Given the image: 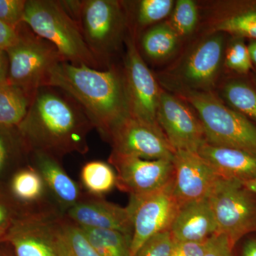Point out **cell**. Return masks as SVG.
I'll return each mask as SVG.
<instances>
[{"label": "cell", "mask_w": 256, "mask_h": 256, "mask_svg": "<svg viewBox=\"0 0 256 256\" xmlns=\"http://www.w3.org/2000/svg\"><path fill=\"white\" fill-rule=\"evenodd\" d=\"M94 128L80 106L63 90L40 88L18 130L26 148L60 160L88 150V134Z\"/></svg>", "instance_id": "obj_1"}, {"label": "cell", "mask_w": 256, "mask_h": 256, "mask_svg": "<svg viewBox=\"0 0 256 256\" xmlns=\"http://www.w3.org/2000/svg\"><path fill=\"white\" fill-rule=\"evenodd\" d=\"M46 86L57 88L70 96L105 139L130 114L124 78L114 69L99 70L62 60L52 69Z\"/></svg>", "instance_id": "obj_2"}, {"label": "cell", "mask_w": 256, "mask_h": 256, "mask_svg": "<svg viewBox=\"0 0 256 256\" xmlns=\"http://www.w3.org/2000/svg\"><path fill=\"white\" fill-rule=\"evenodd\" d=\"M23 23L53 44L64 62L98 69L100 63L86 43L78 22L58 1L28 0Z\"/></svg>", "instance_id": "obj_3"}, {"label": "cell", "mask_w": 256, "mask_h": 256, "mask_svg": "<svg viewBox=\"0 0 256 256\" xmlns=\"http://www.w3.org/2000/svg\"><path fill=\"white\" fill-rule=\"evenodd\" d=\"M184 97L198 114L206 142L256 156V126L250 120L224 105L210 92L191 90Z\"/></svg>", "instance_id": "obj_4"}, {"label": "cell", "mask_w": 256, "mask_h": 256, "mask_svg": "<svg viewBox=\"0 0 256 256\" xmlns=\"http://www.w3.org/2000/svg\"><path fill=\"white\" fill-rule=\"evenodd\" d=\"M218 233L234 248L242 237L256 232V194L238 180L220 178L208 195Z\"/></svg>", "instance_id": "obj_5"}, {"label": "cell", "mask_w": 256, "mask_h": 256, "mask_svg": "<svg viewBox=\"0 0 256 256\" xmlns=\"http://www.w3.org/2000/svg\"><path fill=\"white\" fill-rule=\"evenodd\" d=\"M6 50L9 60L8 82L31 94L46 86L50 72L64 60L53 44L32 31L22 34Z\"/></svg>", "instance_id": "obj_6"}, {"label": "cell", "mask_w": 256, "mask_h": 256, "mask_svg": "<svg viewBox=\"0 0 256 256\" xmlns=\"http://www.w3.org/2000/svg\"><path fill=\"white\" fill-rule=\"evenodd\" d=\"M172 184L160 191L130 196L127 208L133 227L130 256L153 236L170 230L180 206L173 194Z\"/></svg>", "instance_id": "obj_7"}, {"label": "cell", "mask_w": 256, "mask_h": 256, "mask_svg": "<svg viewBox=\"0 0 256 256\" xmlns=\"http://www.w3.org/2000/svg\"><path fill=\"white\" fill-rule=\"evenodd\" d=\"M78 25L86 43L100 63L114 50L124 28V20L118 2L82 1Z\"/></svg>", "instance_id": "obj_8"}, {"label": "cell", "mask_w": 256, "mask_h": 256, "mask_svg": "<svg viewBox=\"0 0 256 256\" xmlns=\"http://www.w3.org/2000/svg\"><path fill=\"white\" fill-rule=\"evenodd\" d=\"M112 151L144 160H172L174 150L160 126L128 114L111 129L107 139Z\"/></svg>", "instance_id": "obj_9"}, {"label": "cell", "mask_w": 256, "mask_h": 256, "mask_svg": "<svg viewBox=\"0 0 256 256\" xmlns=\"http://www.w3.org/2000/svg\"><path fill=\"white\" fill-rule=\"evenodd\" d=\"M109 162L116 169V186L130 196L160 191L172 183V160H144L112 152Z\"/></svg>", "instance_id": "obj_10"}, {"label": "cell", "mask_w": 256, "mask_h": 256, "mask_svg": "<svg viewBox=\"0 0 256 256\" xmlns=\"http://www.w3.org/2000/svg\"><path fill=\"white\" fill-rule=\"evenodd\" d=\"M124 78L130 114L159 126L156 114L161 92L132 38L127 41Z\"/></svg>", "instance_id": "obj_11"}, {"label": "cell", "mask_w": 256, "mask_h": 256, "mask_svg": "<svg viewBox=\"0 0 256 256\" xmlns=\"http://www.w3.org/2000/svg\"><path fill=\"white\" fill-rule=\"evenodd\" d=\"M156 120L174 151L198 152L206 142L200 119L180 99L168 92H160Z\"/></svg>", "instance_id": "obj_12"}, {"label": "cell", "mask_w": 256, "mask_h": 256, "mask_svg": "<svg viewBox=\"0 0 256 256\" xmlns=\"http://www.w3.org/2000/svg\"><path fill=\"white\" fill-rule=\"evenodd\" d=\"M172 193L180 204L206 198L220 176L198 152H174Z\"/></svg>", "instance_id": "obj_13"}, {"label": "cell", "mask_w": 256, "mask_h": 256, "mask_svg": "<svg viewBox=\"0 0 256 256\" xmlns=\"http://www.w3.org/2000/svg\"><path fill=\"white\" fill-rule=\"evenodd\" d=\"M64 214L79 226L118 230L132 237V222L127 207L114 204L102 197L85 194Z\"/></svg>", "instance_id": "obj_14"}, {"label": "cell", "mask_w": 256, "mask_h": 256, "mask_svg": "<svg viewBox=\"0 0 256 256\" xmlns=\"http://www.w3.org/2000/svg\"><path fill=\"white\" fill-rule=\"evenodd\" d=\"M50 212L22 216L1 242H9L16 256H58L45 220Z\"/></svg>", "instance_id": "obj_15"}, {"label": "cell", "mask_w": 256, "mask_h": 256, "mask_svg": "<svg viewBox=\"0 0 256 256\" xmlns=\"http://www.w3.org/2000/svg\"><path fill=\"white\" fill-rule=\"evenodd\" d=\"M170 232L174 242H203L218 233L208 197L180 205Z\"/></svg>", "instance_id": "obj_16"}, {"label": "cell", "mask_w": 256, "mask_h": 256, "mask_svg": "<svg viewBox=\"0 0 256 256\" xmlns=\"http://www.w3.org/2000/svg\"><path fill=\"white\" fill-rule=\"evenodd\" d=\"M222 35L214 34L200 44L188 56L183 69V77L194 90L210 92L213 86L223 56Z\"/></svg>", "instance_id": "obj_17"}, {"label": "cell", "mask_w": 256, "mask_h": 256, "mask_svg": "<svg viewBox=\"0 0 256 256\" xmlns=\"http://www.w3.org/2000/svg\"><path fill=\"white\" fill-rule=\"evenodd\" d=\"M33 166L41 174L50 196L60 212L65 214L86 194L62 168L60 160L42 152H32Z\"/></svg>", "instance_id": "obj_18"}, {"label": "cell", "mask_w": 256, "mask_h": 256, "mask_svg": "<svg viewBox=\"0 0 256 256\" xmlns=\"http://www.w3.org/2000/svg\"><path fill=\"white\" fill-rule=\"evenodd\" d=\"M198 154L214 170L220 178L242 182L256 178V156L234 148L213 146L205 142Z\"/></svg>", "instance_id": "obj_19"}, {"label": "cell", "mask_w": 256, "mask_h": 256, "mask_svg": "<svg viewBox=\"0 0 256 256\" xmlns=\"http://www.w3.org/2000/svg\"><path fill=\"white\" fill-rule=\"evenodd\" d=\"M10 190L16 201L28 207V214L60 210L50 196L41 174L34 166L28 165L18 170L11 178Z\"/></svg>", "instance_id": "obj_20"}, {"label": "cell", "mask_w": 256, "mask_h": 256, "mask_svg": "<svg viewBox=\"0 0 256 256\" xmlns=\"http://www.w3.org/2000/svg\"><path fill=\"white\" fill-rule=\"evenodd\" d=\"M208 32L256 40V2L224 4L210 18Z\"/></svg>", "instance_id": "obj_21"}, {"label": "cell", "mask_w": 256, "mask_h": 256, "mask_svg": "<svg viewBox=\"0 0 256 256\" xmlns=\"http://www.w3.org/2000/svg\"><path fill=\"white\" fill-rule=\"evenodd\" d=\"M58 256H100L94 250L77 224L58 210L45 216Z\"/></svg>", "instance_id": "obj_22"}, {"label": "cell", "mask_w": 256, "mask_h": 256, "mask_svg": "<svg viewBox=\"0 0 256 256\" xmlns=\"http://www.w3.org/2000/svg\"><path fill=\"white\" fill-rule=\"evenodd\" d=\"M34 95L8 82L0 85V126L18 127L28 114Z\"/></svg>", "instance_id": "obj_23"}, {"label": "cell", "mask_w": 256, "mask_h": 256, "mask_svg": "<svg viewBox=\"0 0 256 256\" xmlns=\"http://www.w3.org/2000/svg\"><path fill=\"white\" fill-rule=\"evenodd\" d=\"M79 227L100 256H130V236L110 229Z\"/></svg>", "instance_id": "obj_24"}, {"label": "cell", "mask_w": 256, "mask_h": 256, "mask_svg": "<svg viewBox=\"0 0 256 256\" xmlns=\"http://www.w3.org/2000/svg\"><path fill=\"white\" fill-rule=\"evenodd\" d=\"M80 181L87 194L102 197L117 184V175L112 165L105 162L90 161L80 171Z\"/></svg>", "instance_id": "obj_25"}, {"label": "cell", "mask_w": 256, "mask_h": 256, "mask_svg": "<svg viewBox=\"0 0 256 256\" xmlns=\"http://www.w3.org/2000/svg\"><path fill=\"white\" fill-rule=\"evenodd\" d=\"M178 40V32L171 24H162L152 28L143 36L142 48L150 58L160 60L174 52Z\"/></svg>", "instance_id": "obj_26"}, {"label": "cell", "mask_w": 256, "mask_h": 256, "mask_svg": "<svg viewBox=\"0 0 256 256\" xmlns=\"http://www.w3.org/2000/svg\"><path fill=\"white\" fill-rule=\"evenodd\" d=\"M224 96L234 110L256 122V90L245 82H229Z\"/></svg>", "instance_id": "obj_27"}, {"label": "cell", "mask_w": 256, "mask_h": 256, "mask_svg": "<svg viewBox=\"0 0 256 256\" xmlns=\"http://www.w3.org/2000/svg\"><path fill=\"white\" fill-rule=\"evenodd\" d=\"M198 10L192 0H178L173 11L171 25L178 36L190 34L196 28Z\"/></svg>", "instance_id": "obj_28"}, {"label": "cell", "mask_w": 256, "mask_h": 256, "mask_svg": "<svg viewBox=\"0 0 256 256\" xmlns=\"http://www.w3.org/2000/svg\"><path fill=\"white\" fill-rule=\"evenodd\" d=\"M174 8L172 0H142L138 4V21L148 25L163 20Z\"/></svg>", "instance_id": "obj_29"}, {"label": "cell", "mask_w": 256, "mask_h": 256, "mask_svg": "<svg viewBox=\"0 0 256 256\" xmlns=\"http://www.w3.org/2000/svg\"><path fill=\"white\" fill-rule=\"evenodd\" d=\"M225 65L230 70L240 74L247 73L252 68L248 46L242 38H236L228 46L226 53Z\"/></svg>", "instance_id": "obj_30"}, {"label": "cell", "mask_w": 256, "mask_h": 256, "mask_svg": "<svg viewBox=\"0 0 256 256\" xmlns=\"http://www.w3.org/2000/svg\"><path fill=\"white\" fill-rule=\"evenodd\" d=\"M174 239L170 230L153 236L133 256H171Z\"/></svg>", "instance_id": "obj_31"}, {"label": "cell", "mask_w": 256, "mask_h": 256, "mask_svg": "<svg viewBox=\"0 0 256 256\" xmlns=\"http://www.w3.org/2000/svg\"><path fill=\"white\" fill-rule=\"evenodd\" d=\"M25 0H0V21L18 30L23 23Z\"/></svg>", "instance_id": "obj_32"}, {"label": "cell", "mask_w": 256, "mask_h": 256, "mask_svg": "<svg viewBox=\"0 0 256 256\" xmlns=\"http://www.w3.org/2000/svg\"><path fill=\"white\" fill-rule=\"evenodd\" d=\"M15 210L14 205L0 194V242L12 226L15 220L22 216Z\"/></svg>", "instance_id": "obj_33"}, {"label": "cell", "mask_w": 256, "mask_h": 256, "mask_svg": "<svg viewBox=\"0 0 256 256\" xmlns=\"http://www.w3.org/2000/svg\"><path fill=\"white\" fill-rule=\"evenodd\" d=\"M233 249L226 236L216 234L208 239L204 256H232Z\"/></svg>", "instance_id": "obj_34"}, {"label": "cell", "mask_w": 256, "mask_h": 256, "mask_svg": "<svg viewBox=\"0 0 256 256\" xmlns=\"http://www.w3.org/2000/svg\"><path fill=\"white\" fill-rule=\"evenodd\" d=\"M207 242H174L171 256H204Z\"/></svg>", "instance_id": "obj_35"}, {"label": "cell", "mask_w": 256, "mask_h": 256, "mask_svg": "<svg viewBox=\"0 0 256 256\" xmlns=\"http://www.w3.org/2000/svg\"><path fill=\"white\" fill-rule=\"evenodd\" d=\"M12 129L0 126V178L6 169L12 151V138L10 133Z\"/></svg>", "instance_id": "obj_36"}, {"label": "cell", "mask_w": 256, "mask_h": 256, "mask_svg": "<svg viewBox=\"0 0 256 256\" xmlns=\"http://www.w3.org/2000/svg\"><path fill=\"white\" fill-rule=\"evenodd\" d=\"M20 38L18 30L0 21V50L6 52L14 46Z\"/></svg>", "instance_id": "obj_37"}, {"label": "cell", "mask_w": 256, "mask_h": 256, "mask_svg": "<svg viewBox=\"0 0 256 256\" xmlns=\"http://www.w3.org/2000/svg\"><path fill=\"white\" fill-rule=\"evenodd\" d=\"M9 60L6 52L0 50V85L8 82Z\"/></svg>", "instance_id": "obj_38"}, {"label": "cell", "mask_w": 256, "mask_h": 256, "mask_svg": "<svg viewBox=\"0 0 256 256\" xmlns=\"http://www.w3.org/2000/svg\"><path fill=\"white\" fill-rule=\"evenodd\" d=\"M242 256H256V238L248 239L242 247Z\"/></svg>", "instance_id": "obj_39"}, {"label": "cell", "mask_w": 256, "mask_h": 256, "mask_svg": "<svg viewBox=\"0 0 256 256\" xmlns=\"http://www.w3.org/2000/svg\"><path fill=\"white\" fill-rule=\"evenodd\" d=\"M249 54H250V60L252 64L256 65V40H252L248 46Z\"/></svg>", "instance_id": "obj_40"}, {"label": "cell", "mask_w": 256, "mask_h": 256, "mask_svg": "<svg viewBox=\"0 0 256 256\" xmlns=\"http://www.w3.org/2000/svg\"><path fill=\"white\" fill-rule=\"evenodd\" d=\"M242 183H244V186H245L248 190H250V192H252V193L256 194V178H254V180H250V181Z\"/></svg>", "instance_id": "obj_41"}, {"label": "cell", "mask_w": 256, "mask_h": 256, "mask_svg": "<svg viewBox=\"0 0 256 256\" xmlns=\"http://www.w3.org/2000/svg\"><path fill=\"white\" fill-rule=\"evenodd\" d=\"M0 256H5L4 255H3V254H0Z\"/></svg>", "instance_id": "obj_42"}]
</instances>
